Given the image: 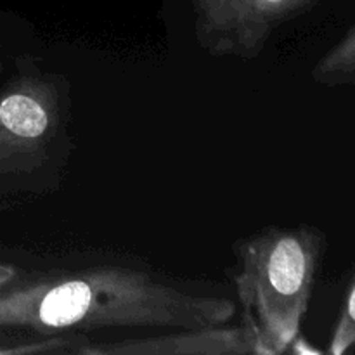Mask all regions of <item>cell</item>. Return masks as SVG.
Wrapping results in <instances>:
<instances>
[{"label":"cell","mask_w":355,"mask_h":355,"mask_svg":"<svg viewBox=\"0 0 355 355\" xmlns=\"http://www.w3.org/2000/svg\"><path fill=\"white\" fill-rule=\"evenodd\" d=\"M231 298L191 291L135 266L30 274L0 291V331L54 336L99 329H182L225 324Z\"/></svg>","instance_id":"obj_1"},{"label":"cell","mask_w":355,"mask_h":355,"mask_svg":"<svg viewBox=\"0 0 355 355\" xmlns=\"http://www.w3.org/2000/svg\"><path fill=\"white\" fill-rule=\"evenodd\" d=\"M326 236L315 225H269L234 245L232 276L260 355H281L293 345L309 312Z\"/></svg>","instance_id":"obj_2"},{"label":"cell","mask_w":355,"mask_h":355,"mask_svg":"<svg viewBox=\"0 0 355 355\" xmlns=\"http://www.w3.org/2000/svg\"><path fill=\"white\" fill-rule=\"evenodd\" d=\"M71 89L68 76L19 55L0 89V173L33 177L64 159L69 149Z\"/></svg>","instance_id":"obj_3"},{"label":"cell","mask_w":355,"mask_h":355,"mask_svg":"<svg viewBox=\"0 0 355 355\" xmlns=\"http://www.w3.org/2000/svg\"><path fill=\"white\" fill-rule=\"evenodd\" d=\"M322 0H193L194 37L214 58L255 59L274 31Z\"/></svg>","instance_id":"obj_4"},{"label":"cell","mask_w":355,"mask_h":355,"mask_svg":"<svg viewBox=\"0 0 355 355\" xmlns=\"http://www.w3.org/2000/svg\"><path fill=\"white\" fill-rule=\"evenodd\" d=\"M85 355H260L255 331L243 326L214 324L170 329L163 335L111 343H89Z\"/></svg>","instance_id":"obj_5"},{"label":"cell","mask_w":355,"mask_h":355,"mask_svg":"<svg viewBox=\"0 0 355 355\" xmlns=\"http://www.w3.org/2000/svg\"><path fill=\"white\" fill-rule=\"evenodd\" d=\"M311 76L324 87H355V26L315 62Z\"/></svg>","instance_id":"obj_6"},{"label":"cell","mask_w":355,"mask_h":355,"mask_svg":"<svg viewBox=\"0 0 355 355\" xmlns=\"http://www.w3.org/2000/svg\"><path fill=\"white\" fill-rule=\"evenodd\" d=\"M328 352L331 355H343L355 352V269L352 270L345 297L340 309L338 321L329 342Z\"/></svg>","instance_id":"obj_7"},{"label":"cell","mask_w":355,"mask_h":355,"mask_svg":"<svg viewBox=\"0 0 355 355\" xmlns=\"http://www.w3.org/2000/svg\"><path fill=\"white\" fill-rule=\"evenodd\" d=\"M26 270L19 269L16 266H10V263H0V291L7 290L12 284L19 283L23 277H26Z\"/></svg>","instance_id":"obj_8"}]
</instances>
